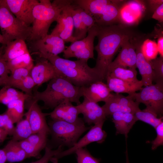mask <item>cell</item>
<instances>
[{
    "mask_svg": "<svg viewBox=\"0 0 163 163\" xmlns=\"http://www.w3.org/2000/svg\"><path fill=\"white\" fill-rule=\"evenodd\" d=\"M123 0H112L103 8L100 14L94 19L96 24L99 26H107L119 21L120 8Z\"/></svg>",
    "mask_w": 163,
    "mask_h": 163,
    "instance_id": "ac0fdd59",
    "label": "cell"
},
{
    "mask_svg": "<svg viewBox=\"0 0 163 163\" xmlns=\"http://www.w3.org/2000/svg\"><path fill=\"white\" fill-rule=\"evenodd\" d=\"M137 74L136 69L117 67L108 72L106 76L128 82H135L139 81L137 77Z\"/></svg>",
    "mask_w": 163,
    "mask_h": 163,
    "instance_id": "f546056e",
    "label": "cell"
},
{
    "mask_svg": "<svg viewBox=\"0 0 163 163\" xmlns=\"http://www.w3.org/2000/svg\"><path fill=\"white\" fill-rule=\"evenodd\" d=\"M104 121L98 122L91 127L89 131L72 147L69 149L62 151L53 157L52 160L54 162L63 157L75 153L78 149L93 142L98 143L103 142L107 136L106 132L102 129Z\"/></svg>",
    "mask_w": 163,
    "mask_h": 163,
    "instance_id": "7c38bea8",
    "label": "cell"
},
{
    "mask_svg": "<svg viewBox=\"0 0 163 163\" xmlns=\"http://www.w3.org/2000/svg\"><path fill=\"white\" fill-rule=\"evenodd\" d=\"M62 146L60 145L57 149L52 150L50 147L46 146L43 156L39 160L30 163H48L50 161L52 160L53 157L62 151Z\"/></svg>",
    "mask_w": 163,
    "mask_h": 163,
    "instance_id": "60d3db41",
    "label": "cell"
},
{
    "mask_svg": "<svg viewBox=\"0 0 163 163\" xmlns=\"http://www.w3.org/2000/svg\"><path fill=\"white\" fill-rule=\"evenodd\" d=\"M107 85L111 92L117 93H126L130 95L140 90L143 86L141 80L131 82L117 78L106 76Z\"/></svg>",
    "mask_w": 163,
    "mask_h": 163,
    "instance_id": "7402d4cb",
    "label": "cell"
},
{
    "mask_svg": "<svg viewBox=\"0 0 163 163\" xmlns=\"http://www.w3.org/2000/svg\"><path fill=\"white\" fill-rule=\"evenodd\" d=\"M32 97L8 85L4 86L0 90V103L6 105L16 99L24 98L27 100Z\"/></svg>",
    "mask_w": 163,
    "mask_h": 163,
    "instance_id": "f1b7e54d",
    "label": "cell"
},
{
    "mask_svg": "<svg viewBox=\"0 0 163 163\" xmlns=\"http://www.w3.org/2000/svg\"><path fill=\"white\" fill-rule=\"evenodd\" d=\"M6 161L7 158L4 149H0V163H5Z\"/></svg>",
    "mask_w": 163,
    "mask_h": 163,
    "instance_id": "c3c4849f",
    "label": "cell"
},
{
    "mask_svg": "<svg viewBox=\"0 0 163 163\" xmlns=\"http://www.w3.org/2000/svg\"><path fill=\"white\" fill-rule=\"evenodd\" d=\"M83 97L96 103L105 102L111 93L107 84L102 81L93 83L87 87H83Z\"/></svg>",
    "mask_w": 163,
    "mask_h": 163,
    "instance_id": "44dd1931",
    "label": "cell"
},
{
    "mask_svg": "<svg viewBox=\"0 0 163 163\" xmlns=\"http://www.w3.org/2000/svg\"><path fill=\"white\" fill-rule=\"evenodd\" d=\"M150 62L153 70V82L163 86V57L160 56Z\"/></svg>",
    "mask_w": 163,
    "mask_h": 163,
    "instance_id": "e575fe53",
    "label": "cell"
},
{
    "mask_svg": "<svg viewBox=\"0 0 163 163\" xmlns=\"http://www.w3.org/2000/svg\"><path fill=\"white\" fill-rule=\"evenodd\" d=\"M7 65L10 72L20 68H25L31 71L34 66L33 59L29 53L7 62Z\"/></svg>",
    "mask_w": 163,
    "mask_h": 163,
    "instance_id": "4dcf8cb0",
    "label": "cell"
},
{
    "mask_svg": "<svg viewBox=\"0 0 163 163\" xmlns=\"http://www.w3.org/2000/svg\"><path fill=\"white\" fill-rule=\"evenodd\" d=\"M149 8L151 11L154 12L161 5L163 4V0H150L148 1Z\"/></svg>",
    "mask_w": 163,
    "mask_h": 163,
    "instance_id": "7dc6e473",
    "label": "cell"
},
{
    "mask_svg": "<svg viewBox=\"0 0 163 163\" xmlns=\"http://www.w3.org/2000/svg\"><path fill=\"white\" fill-rule=\"evenodd\" d=\"M7 78H4L0 77V86L5 85V81Z\"/></svg>",
    "mask_w": 163,
    "mask_h": 163,
    "instance_id": "f907efd6",
    "label": "cell"
},
{
    "mask_svg": "<svg viewBox=\"0 0 163 163\" xmlns=\"http://www.w3.org/2000/svg\"><path fill=\"white\" fill-rule=\"evenodd\" d=\"M71 0H63L62 9L51 34L59 36L65 42L76 41L73 36L74 23L71 11Z\"/></svg>",
    "mask_w": 163,
    "mask_h": 163,
    "instance_id": "30bf717a",
    "label": "cell"
},
{
    "mask_svg": "<svg viewBox=\"0 0 163 163\" xmlns=\"http://www.w3.org/2000/svg\"><path fill=\"white\" fill-rule=\"evenodd\" d=\"M60 75L48 59L42 58H40V60L34 65L30 72L36 86H38Z\"/></svg>",
    "mask_w": 163,
    "mask_h": 163,
    "instance_id": "2e32d148",
    "label": "cell"
},
{
    "mask_svg": "<svg viewBox=\"0 0 163 163\" xmlns=\"http://www.w3.org/2000/svg\"><path fill=\"white\" fill-rule=\"evenodd\" d=\"M111 115L113 122L116 129V134H123L127 138L130 130L137 121L134 114L117 112Z\"/></svg>",
    "mask_w": 163,
    "mask_h": 163,
    "instance_id": "603a6c76",
    "label": "cell"
},
{
    "mask_svg": "<svg viewBox=\"0 0 163 163\" xmlns=\"http://www.w3.org/2000/svg\"><path fill=\"white\" fill-rule=\"evenodd\" d=\"M126 163H129L128 159V155L127 151V149L126 148Z\"/></svg>",
    "mask_w": 163,
    "mask_h": 163,
    "instance_id": "f5cc1de1",
    "label": "cell"
},
{
    "mask_svg": "<svg viewBox=\"0 0 163 163\" xmlns=\"http://www.w3.org/2000/svg\"><path fill=\"white\" fill-rule=\"evenodd\" d=\"M29 42L34 52L40 58L46 59L63 53L67 48L62 39L58 36L51 34L43 38Z\"/></svg>",
    "mask_w": 163,
    "mask_h": 163,
    "instance_id": "9c48e42d",
    "label": "cell"
},
{
    "mask_svg": "<svg viewBox=\"0 0 163 163\" xmlns=\"http://www.w3.org/2000/svg\"><path fill=\"white\" fill-rule=\"evenodd\" d=\"M78 163H100L99 160L93 156L88 151L82 148L75 152Z\"/></svg>",
    "mask_w": 163,
    "mask_h": 163,
    "instance_id": "8d00e7d4",
    "label": "cell"
},
{
    "mask_svg": "<svg viewBox=\"0 0 163 163\" xmlns=\"http://www.w3.org/2000/svg\"><path fill=\"white\" fill-rule=\"evenodd\" d=\"M10 11L18 19L30 26L34 21L33 8L37 0H2Z\"/></svg>",
    "mask_w": 163,
    "mask_h": 163,
    "instance_id": "4fadbf2b",
    "label": "cell"
},
{
    "mask_svg": "<svg viewBox=\"0 0 163 163\" xmlns=\"http://www.w3.org/2000/svg\"><path fill=\"white\" fill-rule=\"evenodd\" d=\"M78 7L82 22L86 29L88 31L90 29L96 25L95 21L92 17L87 13L81 8L79 6Z\"/></svg>",
    "mask_w": 163,
    "mask_h": 163,
    "instance_id": "b9f144b4",
    "label": "cell"
},
{
    "mask_svg": "<svg viewBox=\"0 0 163 163\" xmlns=\"http://www.w3.org/2000/svg\"><path fill=\"white\" fill-rule=\"evenodd\" d=\"M35 86L36 85L34 80L30 74L16 85L15 88L21 89L25 94L32 97V91Z\"/></svg>",
    "mask_w": 163,
    "mask_h": 163,
    "instance_id": "74e56055",
    "label": "cell"
},
{
    "mask_svg": "<svg viewBox=\"0 0 163 163\" xmlns=\"http://www.w3.org/2000/svg\"><path fill=\"white\" fill-rule=\"evenodd\" d=\"M136 38L126 40L122 44L117 56L109 65L107 73L117 67L136 69V54L134 41Z\"/></svg>",
    "mask_w": 163,
    "mask_h": 163,
    "instance_id": "5bb4252c",
    "label": "cell"
},
{
    "mask_svg": "<svg viewBox=\"0 0 163 163\" xmlns=\"http://www.w3.org/2000/svg\"><path fill=\"white\" fill-rule=\"evenodd\" d=\"M158 37L157 41V46L158 53L159 54L160 56L163 57V36L162 30L156 34Z\"/></svg>",
    "mask_w": 163,
    "mask_h": 163,
    "instance_id": "bcb514c9",
    "label": "cell"
},
{
    "mask_svg": "<svg viewBox=\"0 0 163 163\" xmlns=\"http://www.w3.org/2000/svg\"><path fill=\"white\" fill-rule=\"evenodd\" d=\"M8 135V134L5 130L0 128V143L4 141Z\"/></svg>",
    "mask_w": 163,
    "mask_h": 163,
    "instance_id": "681fc988",
    "label": "cell"
},
{
    "mask_svg": "<svg viewBox=\"0 0 163 163\" xmlns=\"http://www.w3.org/2000/svg\"><path fill=\"white\" fill-rule=\"evenodd\" d=\"M30 71L25 68H20L14 70L11 72V75L6 78L5 85L15 88L16 85L30 74Z\"/></svg>",
    "mask_w": 163,
    "mask_h": 163,
    "instance_id": "836d02e7",
    "label": "cell"
},
{
    "mask_svg": "<svg viewBox=\"0 0 163 163\" xmlns=\"http://www.w3.org/2000/svg\"><path fill=\"white\" fill-rule=\"evenodd\" d=\"M80 114L77 105L65 101L55 107L50 113H47L52 120H59L79 126L85 125L83 120L79 117Z\"/></svg>",
    "mask_w": 163,
    "mask_h": 163,
    "instance_id": "9a60e30c",
    "label": "cell"
},
{
    "mask_svg": "<svg viewBox=\"0 0 163 163\" xmlns=\"http://www.w3.org/2000/svg\"><path fill=\"white\" fill-rule=\"evenodd\" d=\"M0 43L2 45H5V43L4 38L2 35L0 34Z\"/></svg>",
    "mask_w": 163,
    "mask_h": 163,
    "instance_id": "816d5d0a",
    "label": "cell"
},
{
    "mask_svg": "<svg viewBox=\"0 0 163 163\" xmlns=\"http://www.w3.org/2000/svg\"><path fill=\"white\" fill-rule=\"evenodd\" d=\"M102 107L106 117L117 112L133 114L140 110V104L134 100L129 95L125 96L119 93H111Z\"/></svg>",
    "mask_w": 163,
    "mask_h": 163,
    "instance_id": "8fae6325",
    "label": "cell"
},
{
    "mask_svg": "<svg viewBox=\"0 0 163 163\" xmlns=\"http://www.w3.org/2000/svg\"><path fill=\"white\" fill-rule=\"evenodd\" d=\"M77 105L80 113L83 115L84 121L88 124H95L106 120L103 109L97 103L84 97L82 102Z\"/></svg>",
    "mask_w": 163,
    "mask_h": 163,
    "instance_id": "e0dca14e",
    "label": "cell"
},
{
    "mask_svg": "<svg viewBox=\"0 0 163 163\" xmlns=\"http://www.w3.org/2000/svg\"><path fill=\"white\" fill-rule=\"evenodd\" d=\"M48 126L49 133L60 145L68 146L69 148L73 146L81 135L91 127L57 120H52Z\"/></svg>",
    "mask_w": 163,
    "mask_h": 163,
    "instance_id": "8992f818",
    "label": "cell"
},
{
    "mask_svg": "<svg viewBox=\"0 0 163 163\" xmlns=\"http://www.w3.org/2000/svg\"><path fill=\"white\" fill-rule=\"evenodd\" d=\"M29 53L25 41L17 39L4 45L2 57L6 62Z\"/></svg>",
    "mask_w": 163,
    "mask_h": 163,
    "instance_id": "cb8c5ba5",
    "label": "cell"
},
{
    "mask_svg": "<svg viewBox=\"0 0 163 163\" xmlns=\"http://www.w3.org/2000/svg\"><path fill=\"white\" fill-rule=\"evenodd\" d=\"M136 118L138 120H140L148 123L155 129L163 122V117H158L156 115L149 111L142 110L140 109L134 114Z\"/></svg>",
    "mask_w": 163,
    "mask_h": 163,
    "instance_id": "d6a6232c",
    "label": "cell"
},
{
    "mask_svg": "<svg viewBox=\"0 0 163 163\" xmlns=\"http://www.w3.org/2000/svg\"><path fill=\"white\" fill-rule=\"evenodd\" d=\"M3 149L5 153L7 161L10 162L21 161L27 158L18 141L11 139Z\"/></svg>",
    "mask_w": 163,
    "mask_h": 163,
    "instance_id": "d4e9b609",
    "label": "cell"
},
{
    "mask_svg": "<svg viewBox=\"0 0 163 163\" xmlns=\"http://www.w3.org/2000/svg\"><path fill=\"white\" fill-rule=\"evenodd\" d=\"M63 0H40L33 11L34 21L29 42L42 39L48 34L51 24L56 21L62 9Z\"/></svg>",
    "mask_w": 163,
    "mask_h": 163,
    "instance_id": "277c9868",
    "label": "cell"
},
{
    "mask_svg": "<svg viewBox=\"0 0 163 163\" xmlns=\"http://www.w3.org/2000/svg\"><path fill=\"white\" fill-rule=\"evenodd\" d=\"M83 87L76 86L60 75L49 81L46 89L42 92L35 91L32 98L42 101L47 108H54L65 101L78 105L83 97Z\"/></svg>",
    "mask_w": 163,
    "mask_h": 163,
    "instance_id": "7a4b0ae2",
    "label": "cell"
},
{
    "mask_svg": "<svg viewBox=\"0 0 163 163\" xmlns=\"http://www.w3.org/2000/svg\"><path fill=\"white\" fill-rule=\"evenodd\" d=\"M138 92L129 95L136 102L146 106L143 110L151 112L158 117L163 113V86L152 84L142 88Z\"/></svg>",
    "mask_w": 163,
    "mask_h": 163,
    "instance_id": "52a82bcc",
    "label": "cell"
},
{
    "mask_svg": "<svg viewBox=\"0 0 163 163\" xmlns=\"http://www.w3.org/2000/svg\"><path fill=\"white\" fill-rule=\"evenodd\" d=\"M27 99L20 98L14 100L6 106L5 111L13 123H17L22 119L24 115V104Z\"/></svg>",
    "mask_w": 163,
    "mask_h": 163,
    "instance_id": "83f0119b",
    "label": "cell"
},
{
    "mask_svg": "<svg viewBox=\"0 0 163 163\" xmlns=\"http://www.w3.org/2000/svg\"><path fill=\"white\" fill-rule=\"evenodd\" d=\"M48 133L43 132L32 133L26 139L33 145L41 150L46 146Z\"/></svg>",
    "mask_w": 163,
    "mask_h": 163,
    "instance_id": "d590c367",
    "label": "cell"
},
{
    "mask_svg": "<svg viewBox=\"0 0 163 163\" xmlns=\"http://www.w3.org/2000/svg\"><path fill=\"white\" fill-rule=\"evenodd\" d=\"M97 31V26L96 24L89 30L85 37L71 43L63 53L64 59L74 57L87 61L90 59H94V41Z\"/></svg>",
    "mask_w": 163,
    "mask_h": 163,
    "instance_id": "ba28073f",
    "label": "cell"
},
{
    "mask_svg": "<svg viewBox=\"0 0 163 163\" xmlns=\"http://www.w3.org/2000/svg\"><path fill=\"white\" fill-rule=\"evenodd\" d=\"M4 45H2L0 47V77L7 78L8 74L11 73L8 69L7 62L5 61L2 57Z\"/></svg>",
    "mask_w": 163,
    "mask_h": 163,
    "instance_id": "ee69618b",
    "label": "cell"
},
{
    "mask_svg": "<svg viewBox=\"0 0 163 163\" xmlns=\"http://www.w3.org/2000/svg\"><path fill=\"white\" fill-rule=\"evenodd\" d=\"M70 6L75 30L73 36L76 40H81L86 37L88 31L82 22L78 6L72 0Z\"/></svg>",
    "mask_w": 163,
    "mask_h": 163,
    "instance_id": "484cf974",
    "label": "cell"
},
{
    "mask_svg": "<svg viewBox=\"0 0 163 163\" xmlns=\"http://www.w3.org/2000/svg\"><path fill=\"white\" fill-rule=\"evenodd\" d=\"M18 142L20 146L26 153L27 158L37 156L41 151L31 144L26 139Z\"/></svg>",
    "mask_w": 163,
    "mask_h": 163,
    "instance_id": "ab89813d",
    "label": "cell"
},
{
    "mask_svg": "<svg viewBox=\"0 0 163 163\" xmlns=\"http://www.w3.org/2000/svg\"><path fill=\"white\" fill-rule=\"evenodd\" d=\"M141 36L134 39L136 54V68H138L141 76V80L143 86H146L152 84L153 70L150 61L147 60L142 54L141 46L142 42Z\"/></svg>",
    "mask_w": 163,
    "mask_h": 163,
    "instance_id": "d6986e66",
    "label": "cell"
},
{
    "mask_svg": "<svg viewBox=\"0 0 163 163\" xmlns=\"http://www.w3.org/2000/svg\"><path fill=\"white\" fill-rule=\"evenodd\" d=\"M0 28L5 45L17 39L28 41L31 33V26L17 18L2 0H0Z\"/></svg>",
    "mask_w": 163,
    "mask_h": 163,
    "instance_id": "5b68a950",
    "label": "cell"
},
{
    "mask_svg": "<svg viewBox=\"0 0 163 163\" xmlns=\"http://www.w3.org/2000/svg\"><path fill=\"white\" fill-rule=\"evenodd\" d=\"M157 133L155 139L151 142L152 149H156L159 146L163 145V122L158 125L155 128Z\"/></svg>",
    "mask_w": 163,
    "mask_h": 163,
    "instance_id": "7bdbcfd3",
    "label": "cell"
},
{
    "mask_svg": "<svg viewBox=\"0 0 163 163\" xmlns=\"http://www.w3.org/2000/svg\"><path fill=\"white\" fill-rule=\"evenodd\" d=\"M47 59L60 75L76 86L86 87L93 83L104 80L94 67L88 66V61L80 59L71 60L58 55L51 56Z\"/></svg>",
    "mask_w": 163,
    "mask_h": 163,
    "instance_id": "3957f363",
    "label": "cell"
},
{
    "mask_svg": "<svg viewBox=\"0 0 163 163\" xmlns=\"http://www.w3.org/2000/svg\"><path fill=\"white\" fill-rule=\"evenodd\" d=\"M29 106L30 109L29 120L32 133L43 132L50 133L46 120L47 113L42 112L36 100L30 99Z\"/></svg>",
    "mask_w": 163,
    "mask_h": 163,
    "instance_id": "ffe728a7",
    "label": "cell"
},
{
    "mask_svg": "<svg viewBox=\"0 0 163 163\" xmlns=\"http://www.w3.org/2000/svg\"><path fill=\"white\" fill-rule=\"evenodd\" d=\"M30 110L29 107L28 110L25 114V118L17 123L12 139L19 141L26 139L32 134L29 120Z\"/></svg>",
    "mask_w": 163,
    "mask_h": 163,
    "instance_id": "4316f807",
    "label": "cell"
},
{
    "mask_svg": "<svg viewBox=\"0 0 163 163\" xmlns=\"http://www.w3.org/2000/svg\"><path fill=\"white\" fill-rule=\"evenodd\" d=\"M152 18L158 21L159 23L163 21V4L158 7L154 12Z\"/></svg>",
    "mask_w": 163,
    "mask_h": 163,
    "instance_id": "f6af8a7d",
    "label": "cell"
},
{
    "mask_svg": "<svg viewBox=\"0 0 163 163\" xmlns=\"http://www.w3.org/2000/svg\"><path fill=\"white\" fill-rule=\"evenodd\" d=\"M14 124L6 112L0 114V128L4 129L8 135L13 134L15 129Z\"/></svg>",
    "mask_w": 163,
    "mask_h": 163,
    "instance_id": "f35d334b",
    "label": "cell"
},
{
    "mask_svg": "<svg viewBox=\"0 0 163 163\" xmlns=\"http://www.w3.org/2000/svg\"><path fill=\"white\" fill-rule=\"evenodd\" d=\"M97 26L98 43L94 47L97 57L94 68L104 80L109 65L122 44L126 41L140 35L128 26L121 24Z\"/></svg>",
    "mask_w": 163,
    "mask_h": 163,
    "instance_id": "6da1fadb",
    "label": "cell"
},
{
    "mask_svg": "<svg viewBox=\"0 0 163 163\" xmlns=\"http://www.w3.org/2000/svg\"><path fill=\"white\" fill-rule=\"evenodd\" d=\"M142 53L145 58L150 61L156 58L158 51L157 43L149 39L144 40L141 46Z\"/></svg>",
    "mask_w": 163,
    "mask_h": 163,
    "instance_id": "1f68e13d",
    "label": "cell"
}]
</instances>
